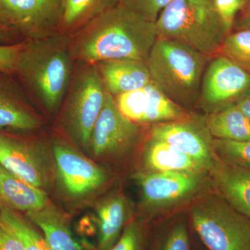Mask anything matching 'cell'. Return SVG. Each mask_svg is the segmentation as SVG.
<instances>
[{"label":"cell","mask_w":250,"mask_h":250,"mask_svg":"<svg viewBox=\"0 0 250 250\" xmlns=\"http://www.w3.org/2000/svg\"><path fill=\"white\" fill-rule=\"evenodd\" d=\"M34 104L13 74L0 72V134L18 136L40 129L43 120Z\"/></svg>","instance_id":"obj_14"},{"label":"cell","mask_w":250,"mask_h":250,"mask_svg":"<svg viewBox=\"0 0 250 250\" xmlns=\"http://www.w3.org/2000/svg\"><path fill=\"white\" fill-rule=\"evenodd\" d=\"M123 115L139 125H155L187 119L192 113L171 100L151 82L140 89L115 97Z\"/></svg>","instance_id":"obj_12"},{"label":"cell","mask_w":250,"mask_h":250,"mask_svg":"<svg viewBox=\"0 0 250 250\" xmlns=\"http://www.w3.org/2000/svg\"><path fill=\"white\" fill-rule=\"evenodd\" d=\"M34 143L18 136L0 134V166L38 188L48 185V171L44 158Z\"/></svg>","instance_id":"obj_15"},{"label":"cell","mask_w":250,"mask_h":250,"mask_svg":"<svg viewBox=\"0 0 250 250\" xmlns=\"http://www.w3.org/2000/svg\"><path fill=\"white\" fill-rule=\"evenodd\" d=\"M141 125L123 115L108 93L92 132L90 149L99 157L124 155L141 141Z\"/></svg>","instance_id":"obj_9"},{"label":"cell","mask_w":250,"mask_h":250,"mask_svg":"<svg viewBox=\"0 0 250 250\" xmlns=\"http://www.w3.org/2000/svg\"><path fill=\"white\" fill-rule=\"evenodd\" d=\"M31 223L40 228L52 250H84L75 239L66 215L55 206L26 213Z\"/></svg>","instance_id":"obj_19"},{"label":"cell","mask_w":250,"mask_h":250,"mask_svg":"<svg viewBox=\"0 0 250 250\" xmlns=\"http://www.w3.org/2000/svg\"><path fill=\"white\" fill-rule=\"evenodd\" d=\"M52 148L59 183L69 196H85L107 182L106 172L67 141L56 138Z\"/></svg>","instance_id":"obj_11"},{"label":"cell","mask_w":250,"mask_h":250,"mask_svg":"<svg viewBox=\"0 0 250 250\" xmlns=\"http://www.w3.org/2000/svg\"><path fill=\"white\" fill-rule=\"evenodd\" d=\"M75 62L115 59L146 62L157 39L156 24L118 3L70 36Z\"/></svg>","instance_id":"obj_1"},{"label":"cell","mask_w":250,"mask_h":250,"mask_svg":"<svg viewBox=\"0 0 250 250\" xmlns=\"http://www.w3.org/2000/svg\"><path fill=\"white\" fill-rule=\"evenodd\" d=\"M190 222L209 250H250V220L218 194L194 199L189 208Z\"/></svg>","instance_id":"obj_6"},{"label":"cell","mask_w":250,"mask_h":250,"mask_svg":"<svg viewBox=\"0 0 250 250\" xmlns=\"http://www.w3.org/2000/svg\"><path fill=\"white\" fill-rule=\"evenodd\" d=\"M143 161L147 172H192L208 170L187 154L170 145L149 136L145 147Z\"/></svg>","instance_id":"obj_20"},{"label":"cell","mask_w":250,"mask_h":250,"mask_svg":"<svg viewBox=\"0 0 250 250\" xmlns=\"http://www.w3.org/2000/svg\"><path fill=\"white\" fill-rule=\"evenodd\" d=\"M208 174L219 196L250 220V170L214 156Z\"/></svg>","instance_id":"obj_16"},{"label":"cell","mask_w":250,"mask_h":250,"mask_svg":"<svg viewBox=\"0 0 250 250\" xmlns=\"http://www.w3.org/2000/svg\"><path fill=\"white\" fill-rule=\"evenodd\" d=\"M107 94L96 65L76 62L59 110V123L65 134L80 147L90 149L92 132Z\"/></svg>","instance_id":"obj_5"},{"label":"cell","mask_w":250,"mask_h":250,"mask_svg":"<svg viewBox=\"0 0 250 250\" xmlns=\"http://www.w3.org/2000/svg\"><path fill=\"white\" fill-rule=\"evenodd\" d=\"M149 136L164 141L209 169L214 158L210 136L204 117L192 114L182 121L166 122L151 126Z\"/></svg>","instance_id":"obj_13"},{"label":"cell","mask_w":250,"mask_h":250,"mask_svg":"<svg viewBox=\"0 0 250 250\" xmlns=\"http://www.w3.org/2000/svg\"><path fill=\"white\" fill-rule=\"evenodd\" d=\"M250 122V90L236 104Z\"/></svg>","instance_id":"obj_35"},{"label":"cell","mask_w":250,"mask_h":250,"mask_svg":"<svg viewBox=\"0 0 250 250\" xmlns=\"http://www.w3.org/2000/svg\"><path fill=\"white\" fill-rule=\"evenodd\" d=\"M149 250H190L187 220L174 219L158 229Z\"/></svg>","instance_id":"obj_25"},{"label":"cell","mask_w":250,"mask_h":250,"mask_svg":"<svg viewBox=\"0 0 250 250\" xmlns=\"http://www.w3.org/2000/svg\"><path fill=\"white\" fill-rule=\"evenodd\" d=\"M22 41L19 36L0 23V45H11Z\"/></svg>","instance_id":"obj_33"},{"label":"cell","mask_w":250,"mask_h":250,"mask_svg":"<svg viewBox=\"0 0 250 250\" xmlns=\"http://www.w3.org/2000/svg\"><path fill=\"white\" fill-rule=\"evenodd\" d=\"M155 24L158 37L179 41L210 59L231 32L213 0H172Z\"/></svg>","instance_id":"obj_4"},{"label":"cell","mask_w":250,"mask_h":250,"mask_svg":"<svg viewBox=\"0 0 250 250\" xmlns=\"http://www.w3.org/2000/svg\"><path fill=\"white\" fill-rule=\"evenodd\" d=\"M212 148L218 159L250 170V141L213 139Z\"/></svg>","instance_id":"obj_27"},{"label":"cell","mask_w":250,"mask_h":250,"mask_svg":"<svg viewBox=\"0 0 250 250\" xmlns=\"http://www.w3.org/2000/svg\"><path fill=\"white\" fill-rule=\"evenodd\" d=\"M218 55L223 56L250 74V28L231 31Z\"/></svg>","instance_id":"obj_26"},{"label":"cell","mask_w":250,"mask_h":250,"mask_svg":"<svg viewBox=\"0 0 250 250\" xmlns=\"http://www.w3.org/2000/svg\"><path fill=\"white\" fill-rule=\"evenodd\" d=\"M207 174L192 172H146L136 178L142 190L143 203L148 209L170 208L193 198L205 184Z\"/></svg>","instance_id":"obj_10"},{"label":"cell","mask_w":250,"mask_h":250,"mask_svg":"<svg viewBox=\"0 0 250 250\" xmlns=\"http://www.w3.org/2000/svg\"><path fill=\"white\" fill-rule=\"evenodd\" d=\"M172 0H119L121 4L149 22H156L161 11Z\"/></svg>","instance_id":"obj_29"},{"label":"cell","mask_w":250,"mask_h":250,"mask_svg":"<svg viewBox=\"0 0 250 250\" xmlns=\"http://www.w3.org/2000/svg\"><path fill=\"white\" fill-rule=\"evenodd\" d=\"M23 42L24 41L11 45H0V72L14 73L15 65Z\"/></svg>","instance_id":"obj_31"},{"label":"cell","mask_w":250,"mask_h":250,"mask_svg":"<svg viewBox=\"0 0 250 250\" xmlns=\"http://www.w3.org/2000/svg\"><path fill=\"white\" fill-rule=\"evenodd\" d=\"M62 0H0V23L22 40L61 33Z\"/></svg>","instance_id":"obj_7"},{"label":"cell","mask_w":250,"mask_h":250,"mask_svg":"<svg viewBox=\"0 0 250 250\" xmlns=\"http://www.w3.org/2000/svg\"><path fill=\"white\" fill-rule=\"evenodd\" d=\"M99 250H109L131 220V210L123 194L115 192L97 207Z\"/></svg>","instance_id":"obj_18"},{"label":"cell","mask_w":250,"mask_h":250,"mask_svg":"<svg viewBox=\"0 0 250 250\" xmlns=\"http://www.w3.org/2000/svg\"><path fill=\"white\" fill-rule=\"evenodd\" d=\"M204 121L213 139L250 141V122L236 104L208 113Z\"/></svg>","instance_id":"obj_22"},{"label":"cell","mask_w":250,"mask_h":250,"mask_svg":"<svg viewBox=\"0 0 250 250\" xmlns=\"http://www.w3.org/2000/svg\"><path fill=\"white\" fill-rule=\"evenodd\" d=\"M210 59L179 41L157 37L146 62L152 82L174 103L190 111L198 105Z\"/></svg>","instance_id":"obj_3"},{"label":"cell","mask_w":250,"mask_h":250,"mask_svg":"<svg viewBox=\"0 0 250 250\" xmlns=\"http://www.w3.org/2000/svg\"><path fill=\"white\" fill-rule=\"evenodd\" d=\"M0 250H25L17 235L0 220Z\"/></svg>","instance_id":"obj_32"},{"label":"cell","mask_w":250,"mask_h":250,"mask_svg":"<svg viewBox=\"0 0 250 250\" xmlns=\"http://www.w3.org/2000/svg\"><path fill=\"white\" fill-rule=\"evenodd\" d=\"M118 3L119 0H62L61 33L72 35Z\"/></svg>","instance_id":"obj_23"},{"label":"cell","mask_w":250,"mask_h":250,"mask_svg":"<svg viewBox=\"0 0 250 250\" xmlns=\"http://www.w3.org/2000/svg\"><path fill=\"white\" fill-rule=\"evenodd\" d=\"M105 89L113 98L146 86L151 80L147 62L134 59H115L95 64Z\"/></svg>","instance_id":"obj_17"},{"label":"cell","mask_w":250,"mask_h":250,"mask_svg":"<svg viewBox=\"0 0 250 250\" xmlns=\"http://www.w3.org/2000/svg\"><path fill=\"white\" fill-rule=\"evenodd\" d=\"M233 28L236 30L250 28V0H248L246 6L243 9L241 16L235 21Z\"/></svg>","instance_id":"obj_34"},{"label":"cell","mask_w":250,"mask_h":250,"mask_svg":"<svg viewBox=\"0 0 250 250\" xmlns=\"http://www.w3.org/2000/svg\"><path fill=\"white\" fill-rule=\"evenodd\" d=\"M248 0H213L215 9L226 27L232 31L237 14L243 11Z\"/></svg>","instance_id":"obj_30"},{"label":"cell","mask_w":250,"mask_h":250,"mask_svg":"<svg viewBox=\"0 0 250 250\" xmlns=\"http://www.w3.org/2000/svg\"><path fill=\"white\" fill-rule=\"evenodd\" d=\"M49 203L47 194L0 166V204L14 210L35 211Z\"/></svg>","instance_id":"obj_21"},{"label":"cell","mask_w":250,"mask_h":250,"mask_svg":"<svg viewBox=\"0 0 250 250\" xmlns=\"http://www.w3.org/2000/svg\"><path fill=\"white\" fill-rule=\"evenodd\" d=\"M75 64L70 36L59 33L42 39L24 40L13 75L34 104L47 115H54L62 106Z\"/></svg>","instance_id":"obj_2"},{"label":"cell","mask_w":250,"mask_h":250,"mask_svg":"<svg viewBox=\"0 0 250 250\" xmlns=\"http://www.w3.org/2000/svg\"><path fill=\"white\" fill-rule=\"evenodd\" d=\"M0 220L22 241L25 250H52L45 237L14 210L0 204Z\"/></svg>","instance_id":"obj_24"},{"label":"cell","mask_w":250,"mask_h":250,"mask_svg":"<svg viewBox=\"0 0 250 250\" xmlns=\"http://www.w3.org/2000/svg\"><path fill=\"white\" fill-rule=\"evenodd\" d=\"M148 240L147 225L142 220H131L109 250H144Z\"/></svg>","instance_id":"obj_28"},{"label":"cell","mask_w":250,"mask_h":250,"mask_svg":"<svg viewBox=\"0 0 250 250\" xmlns=\"http://www.w3.org/2000/svg\"><path fill=\"white\" fill-rule=\"evenodd\" d=\"M250 90V74L221 55L210 59L202 78L198 105L207 114L238 100Z\"/></svg>","instance_id":"obj_8"}]
</instances>
